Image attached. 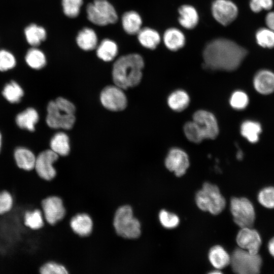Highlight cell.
Segmentation results:
<instances>
[{"mask_svg":"<svg viewBox=\"0 0 274 274\" xmlns=\"http://www.w3.org/2000/svg\"><path fill=\"white\" fill-rule=\"evenodd\" d=\"M236 241L240 248L253 254H258L262 244L259 232L252 227L241 228L236 235Z\"/></svg>","mask_w":274,"mask_h":274,"instance_id":"14","label":"cell"},{"mask_svg":"<svg viewBox=\"0 0 274 274\" xmlns=\"http://www.w3.org/2000/svg\"><path fill=\"white\" fill-rule=\"evenodd\" d=\"M165 165L169 170L174 172L176 176L181 177L185 174L189 166L188 156L180 149H172L165 160Z\"/></svg>","mask_w":274,"mask_h":274,"instance_id":"15","label":"cell"},{"mask_svg":"<svg viewBox=\"0 0 274 274\" xmlns=\"http://www.w3.org/2000/svg\"><path fill=\"white\" fill-rule=\"evenodd\" d=\"M236 157L238 160H241L243 157V153L241 150L237 151L236 154Z\"/></svg>","mask_w":274,"mask_h":274,"instance_id":"47","label":"cell"},{"mask_svg":"<svg viewBox=\"0 0 274 274\" xmlns=\"http://www.w3.org/2000/svg\"><path fill=\"white\" fill-rule=\"evenodd\" d=\"M39 272L41 274H66V268L62 265L53 261L44 263L39 268Z\"/></svg>","mask_w":274,"mask_h":274,"instance_id":"42","label":"cell"},{"mask_svg":"<svg viewBox=\"0 0 274 274\" xmlns=\"http://www.w3.org/2000/svg\"><path fill=\"white\" fill-rule=\"evenodd\" d=\"M39 120L37 111L32 108H29L18 114L16 117V122L21 128L30 131L35 130V124Z\"/></svg>","mask_w":274,"mask_h":274,"instance_id":"26","label":"cell"},{"mask_svg":"<svg viewBox=\"0 0 274 274\" xmlns=\"http://www.w3.org/2000/svg\"><path fill=\"white\" fill-rule=\"evenodd\" d=\"M86 12L88 19L99 26L114 24L118 19L115 8L107 0H94L87 5Z\"/></svg>","mask_w":274,"mask_h":274,"instance_id":"6","label":"cell"},{"mask_svg":"<svg viewBox=\"0 0 274 274\" xmlns=\"http://www.w3.org/2000/svg\"><path fill=\"white\" fill-rule=\"evenodd\" d=\"M262 264L260 255L251 254L240 248L235 249L230 256V264L232 271L236 273H259Z\"/></svg>","mask_w":274,"mask_h":274,"instance_id":"4","label":"cell"},{"mask_svg":"<svg viewBox=\"0 0 274 274\" xmlns=\"http://www.w3.org/2000/svg\"><path fill=\"white\" fill-rule=\"evenodd\" d=\"M24 40L29 47H41L48 38L45 27L36 22L27 24L23 29Z\"/></svg>","mask_w":274,"mask_h":274,"instance_id":"16","label":"cell"},{"mask_svg":"<svg viewBox=\"0 0 274 274\" xmlns=\"http://www.w3.org/2000/svg\"><path fill=\"white\" fill-rule=\"evenodd\" d=\"M59 155L51 149L41 152L36 159L34 170L42 180L50 181L56 175V171L53 166Z\"/></svg>","mask_w":274,"mask_h":274,"instance_id":"8","label":"cell"},{"mask_svg":"<svg viewBox=\"0 0 274 274\" xmlns=\"http://www.w3.org/2000/svg\"><path fill=\"white\" fill-rule=\"evenodd\" d=\"M50 147L58 155H67L70 150L68 136L63 132L56 133L51 140Z\"/></svg>","mask_w":274,"mask_h":274,"instance_id":"30","label":"cell"},{"mask_svg":"<svg viewBox=\"0 0 274 274\" xmlns=\"http://www.w3.org/2000/svg\"><path fill=\"white\" fill-rule=\"evenodd\" d=\"M247 54L235 42L225 38L212 40L203 51L204 64L213 70L232 71L238 68Z\"/></svg>","mask_w":274,"mask_h":274,"instance_id":"1","label":"cell"},{"mask_svg":"<svg viewBox=\"0 0 274 274\" xmlns=\"http://www.w3.org/2000/svg\"><path fill=\"white\" fill-rule=\"evenodd\" d=\"M209 259L217 269H222L230 264V256L220 246L213 247L209 253Z\"/></svg>","mask_w":274,"mask_h":274,"instance_id":"24","label":"cell"},{"mask_svg":"<svg viewBox=\"0 0 274 274\" xmlns=\"http://www.w3.org/2000/svg\"><path fill=\"white\" fill-rule=\"evenodd\" d=\"M25 226L32 230L42 229L45 224V220L41 209L36 208L25 211L23 216Z\"/></svg>","mask_w":274,"mask_h":274,"instance_id":"22","label":"cell"},{"mask_svg":"<svg viewBox=\"0 0 274 274\" xmlns=\"http://www.w3.org/2000/svg\"><path fill=\"white\" fill-rule=\"evenodd\" d=\"M137 35L140 43L149 49H155L160 42L161 38L159 33L149 27L141 28Z\"/></svg>","mask_w":274,"mask_h":274,"instance_id":"27","label":"cell"},{"mask_svg":"<svg viewBox=\"0 0 274 274\" xmlns=\"http://www.w3.org/2000/svg\"><path fill=\"white\" fill-rule=\"evenodd\" d=\"M253 84L259 93L268 94L274 91V73L267 70H262L255 75Z\"/></svg>","mask_w":274,"mask_h":274,"instance_id":"18","label":"cell"},{"mask_svg":"<svg viewBox=\"0 0 274 274\" xmlns=\"http://www.w3.org/2000/svg\"><path fill=\"white\" fill-rule=\"evenodd\" d=\"M184 131L187 139L193 143H199L204 139L201 130L193 121L184 125Z\"/></svg>","mask_w":274,"mask_h":274,"instance_id":"36","label":"cell"},{"mask_svg":"<svg viewBox=\"0 0 274 274\" xmlns=\"http://www.w3.org/2000/svg\"><path fill=\"white\" fill-rule=\"evenodd\" d=\"M83 0H61L63 12L70 18L77 17L83 5Z\"/></svg>","mask_w":274,"mask_h":274,"instance_id":"37","label":"cell"},{"mask_svg":"<svg viewBox=\"0 0 274 274\" xmlns=\"http://www.w3.org/2000/svg\"><path fill=\"white\" fill-rule=\"evenodd\" d=\"M230 105L236 110L245 109L249 102L248 96L246 93L242 91L234 92L230 98Z\"/></svg>","mask_w":274,"mask_h":274,"instance_id":"41","label":"cell"},{"mask_svg":"<svg viewBox=\"0 0 274 274\" xmlns=\"http://www.w3.org/2000/svg\"><path fill=\"white\" fill-rule=\"evenodd\" d=\"M230 211L234 222L241 228L252 227L256 215L252 202L246 197H232L230 200Z\"/></svg>","mask_w":274,"mask_h":274,"instance_id":"7","label":"cell"},{"mask_svg":"<svg viewBox=\"0 0 274 274\" xmlns=\"http://www.w3.org/2000/svg\"><path fill=\"white\" fill-rule=\"evenodd\" d=\"M4 97L11 103H18L20 101L24 92L22 88L14 81L7 84L2 91Z\"/></svg>","mask_w":274,"mask_h":274,"instance_id":"34","label":"cell"},{"mask_svg":"<svg viewBox=\"0 0 274 274\" xmlns=\"http://www.w3.org/2000/svg\"><path fill=\"white\" fill-rule=\"evenodd\" d=\"M100 99L102 106L112 111L123 110L127 103L123 89L116 85L106 87L101 92Z\"/></svg>","mask_w":274,"mask_h":274,"instance_id":"10","label":"cell"},{"mask_svg":"<svg viewBox=\"0 0 274 274\" xmlns=\"http://www.w3.org/2000/svg\"><path fill=\"white\" fill-rule=\"evenodd\" d=\"M255 38L257 43L264 48L274 47V30L268 27L259 29L256 32Z\"/></svg>","mask_w":274,"mask_h":274,"instance_id":"35","label":"cell"},{"mask_svg":"<svg viewBox=\"0 0 274 274\" xmlns=\"http://www.w3.org/2000/svg\"><path fill=\"white\" fill-rule=\"evenodd\" d=\"M164 44L169 50L176 51L182 48L185 44L184 33L176 28H169L165 30L163 37Z\"/></svg>","mask_w":274,"mask_h":274,"instance_id":"20","label":"cell"},{"mask_svg":"<svg viewBox=\"0 0 274 274\" xmlns=\"http://www.w3.org/2000/svg\"><path fill=\"white\" fill-rule=\"evenodd\" d=\"M159 219L161 225L166 228H175L179 224V218L176 214L164 210L160 212Z\"/></svg>","mask_w":274,"mask_h":274,"instance_id":"40","label":"cell"},{"mask_svg":"<svg viewBox=\"0 0 274 274\" xmlns=\"http://www.w3.org/2000/svg\"><path fill=\"white\" fill-rule=\"evenodd\" d=\"M261 132L260 124L255 121H246L242 123L241 127L242 135L252 143H256L258 141Z\"/></svg>","mask_w":274,"mask_h":274,"instance_id":"32","label":"cell"},{"mask_svg":"<svg viewBox=\"0 0 274 274\" xmlns=\"http://www.w3.org/2000/svg\"><path fill=\"white\" fill-rule=\"evenodd\" d=\"M193 121L201 130L204 139H214L219 133V127L214 115L205 110H198L193 115Z\"/></svg>","mask_w":274,"mask_h":274,"instance_id":"13","label":"cell"},{"mask_svg":"<svg viewBox=\"0 0 274 274\" xmlns=\"http://www.w3.org/2000/svg\"><path fill=\"white\" fill-rule=\"evenodd\" d=\"M273 5V0H250V7L255 13H259L261 11L269 10Z\"/></svg>","mask_w":274,"mask_h":274,"instance_id":"43","label":"cell"},{"mask_svg":"<svg viewBox=\"0 0 274 274\" xmlns=\"http://www.w3.org/2000/svg\"><path fill=\"white\" fill-rule=\"evenodd\" d=\"M14 198L8 191H0V215L9 213L14 207Z\"/></svg>","mask_w":274,"mask_h":274,"instance_id":"39","label":"cell"},{"mask_svg":"<svg viewBox=\"0 0 274 274\" xmlns=\"http://www.w3.org/2000/svg\"><path fill=\"white\" fill-rule=\"evenodd\" d=\"M257 199L261 205L267 209H274V187L262 189L258 194Z\"/></svg>","mask_w":274,"mask_h":274,"instance_id":"38","label":"cell"},{"mask_svg":"<svg viewBox=\"0 0 274 274\" xmlns=\"http://www.w3.org/2000/svg\"><path fill=\"white\" fill-rule=\"evenodd\" d=\"M268 250L269 254L274 257V237L271 238L268 242Z\"/></svg>","mask_w":274,"mask_h":274,"instance_id":"46","label":"cell"},{"mask_svg":"<svg viewBox=\"0 0 274 274\" xmlns=\"http://www.w3.org/2000/svg\"><path fill=\"white\" fill-rule=\"evenodd\" d=\"M17 57L12 50L5 47H0V72L12 70L17 66Z\"/></svg>","mask_w":274,"mask_h":274,"instance_id":"33","label":"cell"},{"mask_svg":"<svg viewBox=\"0 0 274 274\" xmlns=\"http://www.w3.org/2000/svg\"><path fill=\"white\" fill-rule=\"evenodd\" d=\"M14 158L18 168L26 172L34 170L36 157L29 149L23 147L16 148L14 153Z\"/></svg>","mask_w":274,"mask_h":274,"instance_id":"19","label":"cell"},{"mask_svg":"<svg viewBox=\"0 0 274 274\" xmlns=\"http://www.w3.org/2000/svg\"><path fill=\"white\" fill-rule=\"evenodd\" d=\"M267 27L274 30V11L268 13L265 17Z\"/></svg>","mask_w":274,"mask_h":274,"instance_id":"45","label":"cell"},{"mask_svg":"<svg viewBox=\"0 0 274 274\" xmlns=\"http://www.w3.org/2000/svg\"><path fill=\"white\" fill-rule=\"evenodd\" d=\"M46 123L52 128L70 129L75 123L74 114L67 113L58 108L55 101H50L47 106Z\"/></svg>","mask_w":274,"mask_h":274,"instance_id":"9","label":"cell"},{"mask_svg":"<svg viewBox=\"0 0 274 274\" xmlns=\"http://www.w3.org/2000/svg\"><path fill=\"white\" fill-rule=\"evenodd\" d=\"M114 226L117 233L126 238H135L141 234V225L138 220L133 217L131 208L125 206L116 212Z\"/></svg>","mask_w":274,"mask_h":274,"instance_id":"5","label":"cell"},{"mask_svg":"<svg viewBox=\"0 0 274 274\" xmlns=\"http://www.w3.org/2000/svg\"><path fill=\"white\" fill-rule=\"evenodd\" d=\"M179 23L186 29L194 28L199 20L198 14L194 7L191 5H184L179 9Z\"/></svg>","mask_w":274,"mask_h":274,"instance_id":"21","label":"cell"},{"mask_svg":"<svg viewBox=\"0 0 274 274\" xmlns=\"http://www.w3.org/2000/svg\"><path fill=\"white\" fill-rule=\"evenodd\" d=\"M144 61L137 53H131L120 57L114 63L112 70L115 85L122 89L137 86L142 78Z\"/></svg>","mask_w":274,"mask_h":274,"instance_id":"2","label":"cell"},{"mask_svg":"<svg viewBox=\"0 0 274 274\" xmlns=\"http://www.w3.org/2000/svg\"><path fill=\"white\" fill-rule=\"evenodd\" d=\"M212 13L218 22L223 25H227L236 19L238 8L230 0H215L212 5Z\"/></svg>","mask_w":274,"mask_h":274,"instance_id":"12","label":"cell"},{"mask_svg":"<svg viewBox=\"0 0 274 274\" xmlns=\"http://www.w3.org/2000/svg\"><path fill=\"white\" fill-rule=\"evenodd\" d=\"M23 60L30 68L34 70H42L47 62L46 55L41 47H28L24 53Z\"/></svg>","mask_w":274,"mask_h":274,"instance_id":"17","label":"cell"},{"mask_svg":"<svg viewBox=\"0 0 274 274\" xmlns=\"http://www.w3.org/2000/svg\"><path fill=\"white\" fill-rule=\"evenodd\" d=\"M190 101L188 94L184 91L178 90L170 94L167 99L169 107L173 110L180 112L184 110Z\"/></svg>","mask_w":274,"mask_h":274,"instance_id":"31","label":"cell"},{"mask_svg":"<svg viewBox=\"0 0 274 274\" xmlns=\"http://www.w3.org/2000/svg\"><path fill=\"white\" fill-rule=\"evenodd\" d=\"M73 231L81 236L89 234L92 229V221L87 214H81L74 217L71 221Z\"/></svg>","mask_w":274,"mask_h":274,"instance_id":"28","label":"cell"},{"mask_svg":"<svg viewBox=\"0 0 274 274\" xmlns=\"http://www.w3.org/2000/svg\"><path fill=\"white\" fill-rule=\"evenodd\" d=\"M78 46L84 51H91L96 48L97 37L94 30L85 27L81 29L76 38Z\"/></svg>","mask_w":274,"mask_h":274,"instance_id":"23","label":"cell"},{"mask_svg":"<svg viewBox=\"0 0 274 274\" xmlns=\"http://www.w3.org/2000/svg\"><path fill=\"white\" fill-rule=\"evenodd\" d=\"M41 209L45 222L54 225L61 220L65 215V209L61 198L56 196H48L41 202Z\"/></svg>","mask_w":274,"mask_h":274,"instance_id":"11","label":"cell"},{"mask_svg":"<svg viewBox=\"0 0 274 274\" xmlns=\"http://www.w3.org/2000/svg\"><path fill=\"white\" fill-rule=\"evenodd\" d=\"M122 24L124 31L129 35L137 34L142 28V20L140 15L133 11L124 13Z\"/></svg>","mask_w":274,"mask_h":274,"instance_id":"25","label":"cell"},{"mask_svg":"<svg viewBox=\"0 0 274 274\" xmlns=\"http://www.w3.org/2000/svg\"><path fill=\"white\" fill-rule=\"evenodd\" d=\"M118 53V47L115 42L105 39L96 47V55L105 61L112 60Z\"/></svg>","mask_w":274,"mask_h":274,"instance_id":"29","label":"cell"},{"mask_svg":"<svg viewBox=\"0 0 274 274\" xmlns=\"http://www.w3.org/2000/svg\"><path fill=\"white\" fill-rule=\"evenodd\" d=\"M195 202L202 211L213 215L220 214L225 208L226 200L217 186L205 182L195 195Z\"/></svg>","mask_w":274,"mask_h":274,"instance_id":"3","label":"cell"},{"mask_svg":"<svg viewBox=\"0 0 274 274\" xmlns=\"http://www.w3.org/2000/svg\"><path fill=\"white\" fill-rule=\"evenodd\" d=\"M55 102L59 109L69 114H74L76 108L74 105L67 99L59 97Z\"/></svg>","mask_w":274,"mask_h":274,"instance_id":"44","label":"cell"},{"mask_svg":"<svg viewBox=\"0 0 274 274\" xmlns=\"http://www.w3.org/2000/svg\"><path fill=\"white\" fill-rule=\"evenodd\" d=\"M1 141H2V136L0 133V151H1Z\"/></svg>","mask_w":274,"mask_h":274,"instance_id":"48","label":"cell"}]
</instances>
